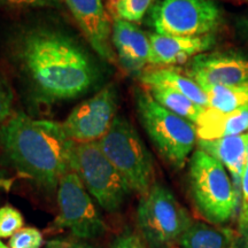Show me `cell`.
I'll list each match as a JSON object with an SVG mask.
<instances>
[{
    "label": "cell",
    "mask_w": 248,
    "mask_h": 248,
    "mask_svg": "<svg viewBox=\"0 0 248 248\" xmlns=\"http://www.w3.org/2000/svg\"><path fill=\"white\" fill-rule=\"evenodd\" d=\"M12 62L37 97L68 101L101 84V66L75 36L52 24L21 28L9 40Z\"/></svg>",
    "instance_id": "cell-1"
},
{
    "label": "cell",
    "mask_w": 248,
    "mask_h": 248,
    "mask_svg": "<svg viewBox=\"0 0 248 248\" xmlns=\"http://www.w3.org/2000/svg\"><path fill=\"white\" fill-rule=\"evenodd\" d=\"M74 144L61 123L16 111L0 125V146L14 168L48 192L70 171Z\"/></svg>",
    "instance_id": "cell-2"
},
{
    "label": "cell",
    "mask_w": 248,
    "mask_h": 248,
    "mask_svg": "<svg viewBox=\"0 0 248 248\" xmlns=\"http://www.w3.org/2000/svg\"><path fill=\"white\" fill-rule=\"evenodd\" d=\"M136 109L142 128L161 156L182 169L198 142L197 126L154 100L147 90L135 91Z\"/></svg>",
    "instance_id": "cell-3"
},
{
    "label": "cell",
    "mask_w": 248,
    "mask_h": 248,
    "mask_svg": "<svg viewBox=\"0 0 248 248\" xmlns=\"http://www.w3.org/2000/svg\"><path fill=\"white\" fill-rule=\"evenodd\" d=\"M188 183L192 199L203 218L214 225L231 221L239 197L221 162L198 148L190 159Z\"/></svg>",
    "instance_id": "cell-4"
},
{
    "label": "cell",
    "mask_w": 248,
    "mask_h": 248,
    "mask_svg": "<svg viewBox=\"0 0 248 248\" xmlns=\"http://www.w3.org/2000/svg\"><path fill=\"white\" fill-rule=\"evenodd\" d=\"M133 193L145 195L154 184V162L151 152L132 123L117 115L109 131L97 141Z\"/></svg>",
    "instance_id": "cell-5"
},
{
    "label": "cell",
    "mask_w": 248,
    "mask_h": 248,
    "mask_svg": "<svg viewBox=\"0 0 248 248\" xmlns=\"http://www.w3.org/2000/svg\"><path fill=\"white\" fill-rule=\"evenodd\" d=\"M224 16L214 0H154L146 24L163 36L198 37L214 35Z\"/></svg>",
    "instance_id": "cell-6"
},
{
    "label": "cell",
    "mask_w": 248,
    "mask_h": 248,
    "mask_svg": "<svg viewBox=\"0 0 248 248\" xmlns=\"http://www.w3.org/2000/svg\"><path fill=\"white\" fill-rule=\"evenodd\" d=\"M192 219L167 186L154 183L137 208V225L150 248H171Z\"/></svg>",
    "instance_id": "cell-7"
},
{
    "label": "cell",
    "mask_w": 248,
    "mask_h": 248,
    "mask_svg": "<svg viewBox=\"0 0 248 248\" xmlns=\"http://www.w3.org/2000/svg\"><path fill=\"white\" fill-rule=\"evenodd\" d=\"M70 169L102 209L116 213L131 193L122 176L101 151L98 142L74 144Z\"/></svg>",
    "instance_id": "cell-8"
},
{
    "label": "cell",
    "mask_w": 248,
    "mask_h": 248,
    "mask_svg": "<svg viewBox=\"0 0 248 248\" xmlns=\"http://www.w3.org/2000/svg\"><path fill=\"white\" fill-rule=\"evenodd\" d=\"M57 200L59 212L53 228L66 229L73 237L85 240L106 233V222L76 172L70 170L61 178Z\"/></svg>",
    "instance_id": "cell-9"
},
{
    "label": "cell",
    "mask_w": 248,
    "mask_h": 248,
    "mask_svg": "<svg viewBox=\"0 0 248 248\" xmlns=\"http://www.w3.org/2000/svg\"><path fill=\"white\" fill-rule=\"evenodd\" d=\"M119 91L115 84H108L82 101L61 123L64 133L76 144L97 142L109 131L115 120Z\"/></svg>",
    "instance_id": "cell-10"
},
{
    "label": "cell",
    "mask_w": 248,
    "mask_h": 248,
    "mask_svg": "<svg viewBox=\"0 0 248 248\" xmlns=\"http://www.w3.org/2000/svg\"><path fill=\"white\" fill-rule=\"evenodd\" d=\"M184 73L200 88L238 86L248 82V55L234 51L204 52L186 63Z\"/></svg>",
    "instance_id": "cell-11"
},
{
    "label": "cell",
    "mask_w": 248,
    "mask_h": 248,
    "mask_svg": "<svg viewBox=\"0 0 248 248\" xmlns=\"http://www.w3.org/2000/svg\"><path fill=\"white\" fill-rule=\"evenodd\" d=\"M90 47L102 60L115 62L111 44L113 20L104 0H64Z\"/></svg>",
    "instance_id": "cell-12"
},
{
    "label": "cell",
    "mask_w": 248,
    "mask_h": 248,
    "mask_svg": "<svg viewBox=\"0 0 248 248\" xmlns=\"http://www.w3.org/2000/svg\"><path fill=\"white\" fill-rule=\"evenodd\" d=\"M111 44L116 60L126 74L140 77L151 60V43L148 35L138 24L122 20L113 21Z\"/></svg>",
    "instance_id": "cell-13"
},
{
    "label": "cell",
    "mask_w": 248,
    "mask_h": 248,
    "mask_svg": "<svg viewBox=\"0 0 248 248\" xmlns=\"http://www.w3.org/2000/svg\"><path fill=\"white\" fill-rule=\"evenodd\" d=\"M151 43L150 64L172 67L187 63L194 57L204 53L216 44L214 35L198 37L163 36L148 33Z\"/></svg>",
    "instance_id": "cell-14"
},
{
    "label": "cell",
    "mask_w": 248,
    "mask_h": 248,
    "mask_svg": "<svg viewBox=\"0 0 248 248\" xmlns=\"http://www.w3.org/2000/svg\"><path fill=\"white\" fill-rule=\"evenodd\" d=\"M198 146L214 159L221 162L230 172L232 183L240 199L241 181H243L245 164L247 160L248 132L244 135L230 136L213 140L198 139Z\"/></svg>",
    "instance_id": "cell-15"
},
{
    "label": "cell",
    "mask_w": 248,
    "mask_h": 248,
    "mask_svg": "<svg viewBox=\"0 0 248 248\" xmlns=\"http://www.w3.org/2000/svg\"><path fill=\"white\" fill-rule=\"evenodd\" d=\"M197 126L198 139L213 140L248 132V104L231 113L206 108Z\"/></svg>",
    "instance_id": "cell-16"
},
{
    "label": "cell",
    "mask_w": 248,
    "mask_h": 248,
    "mask_svg": "<svg viewBox=\"0 0 248 248\" xmlns=\"http://www.w3.org/2000/svg\"><path fill=\"white\" fill-rule=\"evenodd\" d=\"M142 85L147 89L155 86H163V88L171 89L177 91L195 102L203 108H209L208 97L193 79L186 75H183L181 71L171 67H160L154 69L145 70L142 75L139 77Z\"/></svg>",
    "instance_id": "cell-17"
},
{
    "label": "cell",
    "mask_w": 248,
    "mask_h": 248,
    "mask_svg": "<svg viewBox=\"0 0 248 248\" xmlns=\"http://www.w3.org/2000/svg\"><path fill=\"white\" fill-rule=\"evenodd\" d=\"M235 241L237 235L230 229L197 222L182 234L178 245L181 248H233Z\"/></svg>",
    "instance_id": "cell-18"
},
{
    "label": "cell",
    "mask_w": 248,
    "mask_h": 248,
    "mask_svg": "<svg viewBox=\"0 0 248 248\" xmlns=\"http://www.w3.org/2000/svg\"><path fill=\"white\" fill-rule=\"evenodd\" d=\"M153 99L161 106L172 111L176 115L188 120L193 124L199 122L200 117L206 110V108L199 106L195 102L186 98L182 93L173 91L171 89L163 86H155L147 89Z\"/></svg>",
    "instance_id": "cell-19"
},
{
    "label": "cell",
    "mask_w": 248,
    "mask_h": 248,
    "mask_svg": "<svg viewBox=\"0 0 248 248\" xmlns=\"http://www.w3.org/2000/svg\"><path fill=\"white\" fill-rule=\"evenodd\" d=\"M201 89L208 97L209 108L221 113H231L248 104V95L239 88V85H209Z\"/></svg>",
    "instance_id": "cell-20"
},
{
    "label": "cell",
    "mask_w": 248,
    "mask_h": 248,
    "mask_svg": "<svg viewBox=\"0 0 248 248\" xmlns=\"http://www.w3.org/2000/svg\"><path fill=\"white\" fill-rule=\"evenodd\" d=\"M154 0H106V8L111 20L140 23L153 5Z\"/></svg>",
    "instance_id": "cell-21"
},
{
    "label": "cell",
    "mask_w": 248,
    "mask_h": 248,
    "mask_svg": "<svg viewBox=\"0 0 248 248\" xmlns=\"http://www.w3.org/2000/svg\"><path fill=\"white\" fill-rule=\"evenodd\" d=\"M24 218L18 210L11 204L0 207V239L11 238L23 229Z\"/></svg>",
    "instance_id": "cell-22"
},
{
    "label": "cell",
    "mask_w": 248,
    "mask_h": 248,
    "mask_svg": "<svg viewBox=\"0 0 248 248\" xmlns=\"http://www.w3.org/2000/svg\"><path fill=\"white\" fill-rule=\"evenodd\" d=\"M44 243V237L38 229L23 228L9 238V248H40Z\"/></svg>",
    "instance_id": "cell-23"
},
{
    "label": "cell",
    "mask_w": 248,
    "mask_h": 248,
    "mask_svg": "<svg viewBox=\"0 0 248 248\" xmlns=\"http://www.w3.org/2000/svg\"><path fill=\"white\" fill-rule=\"evenodd\" d=\"M13 90L8 80L0 73V125L12 116L13 111Z\"/></svg>",
    "instance_id": "cell-24"
},
{
    "label": "cell",
    "mask_w": 248,
    "mask_h": 248,
    "mask_svg": "<svg viewBox=\"0 0 248 248\" xmlns=\"http://www.w3.org/2000/svg\"><path fill=\"white\" fill-rule=\"evenodd\" d=\"M61 0H0V6L12 9L57 8Z\"/></svg>",
    "instance_id": "cell-25"
},
{
    "label": "cell",
    "mask_w": 248,
    "mask_h": 248,
    "mask_svg": "<svg viewBox=\"0 0 248 248\" xmlns=\"http://www.w3.org/2000/svg\"><path fill=\"white\" fill-rule=\"evenodd\" d=\"M240 212H239V231L243 233L248 229V156L245 164L243 181H241L240 193Z\"/></svg>",
    "instance_id": "cell-26"
},
{
    "label": "cell",
    "mask_w": 248,
    "mask_h": 248,
    "mask_svg": "<svg viewBox=\"0 0 248 248\" xmlns=\"http://www.w3.org/2000/svg\"><path fill=\"white\" fill-rule=\"evenodd\" d=\"M45 248H100L85 239L71 237V238H58L51 239L46 243Z\"/></svg>",
    "instance_id": "cell-27"
},
{
    "label": "cell",
    "mask_w": 248,
    "mask_h": 248,
    "mask_svg": "<svg viewBox=\"0 0 248 248\" xmlns=\"http://www.w3.org/2000/svg\"><path fill=\"white\" fill-rule=\"evenodd\" d=\"M111 248H145L140 238L133 232L126 230L114 239Z\"/></svg>",
    "instance_id": "cell-28"
},
{
    "label": "cell",
    "mask_w": 248,
    "mask_h": 248,
    "mask_svg": "<svg viewBox=\"0 0 248 248\" xmlns=\"http://www.w3.org/2000/svg\"><path fill=\"white\" fill-rule=\"evenodd\" d=\"M235 31L241 40L248 44V12L240 15L235 21Z\"/></svg>",
    "instance_id": "cell-29"
},
{
    "label": "cell",
    "mask_w": 248,
    "mask_h": 248,
    "mask_svg": "<svg viewBox=\"0 0 248 248\" xmlns=\"http://www.w3.org/2000/svg\"><path fill=\"white\" fill-rule=\"evenodd\" d=\"M13 184L14 178L9 176L8 173H6L2 169H0V190L9 192L13 187Z\"/></svg>",
    "instance_id": "cell-30"
},
{
    "label": "cell",
    "mask_w": 248,
    "mask_h": 248,
    "mask_svg": "<svg viewBox=\"0 0 248 248\" xmlns=\"http://www.w3.org/2000/svg\"><path fill=\"white\" fill-rule=\"evenodd\" d=\"M241 241H240V248H248V229L245 232L241 233Z\"/></svg>",
    "instance_id": "cell-31"
},
{
    "label": "cell",
    "mask_w": 248,
    "mask_h": 248,
    "mask_svg": "<svg viewBox=\"0 0 248 248\" xmlns=\"http://www.w3.org/2000/svg\"><path fill=\"white\" fill-rule=\"evenodd\" d=\"M239 88H240L241 90H243V91L248 95V82H246V83H244V84L239 85Z\"/></svg>",
    "instance_id": "cell-32"
},
{
    "label": "cell",
    "mask_w": 248,
    "mask_h": 248,
    "mask_svg": "<svg viewBox=\"0 0 248 248\" xmlns=\"http://www.w3.org/2000/svg\"><path fill=\"white\" fill-rule=\"evenodd\" d=\"M0 248H9V247H7L6 245H4L1 243V241H0Z\"/></svg>",
    "instance_id": "cell-33"
},
{
    "label": "cell",
    "mask_w": 248,
    "mask_h": 248,
    "mask_svg": "<svg viewBox=\"0 0 248 248\" xmlns=\"http://www.w3.org/2000/svg\"><path fill=\"white\" fill-rule=\"evenodd\" d=\"M171 248H177V247H171Z\"/></svg>",
    "instance_id": "cell-34"
}]
</instances>
